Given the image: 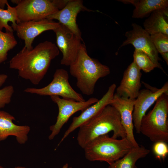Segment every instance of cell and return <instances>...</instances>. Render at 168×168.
I'll list each match as a JSON object with an SVG mask.
<instances>
[{
  "instance_id": "cell-1",
  "label": "cell",
  "mask_w": 168,
  "mask_h": 168,
  "mask_svg": "<svg viewBox=\"0 0 168 168\" xmlns=\"http://www.w3.org/2000/svg\"><path fill=\"white\" fill-rule=\"evenodd\" d=\"M59 53L56 44L49 41L41 42L30 50L24 47L10 60L9 67L17 70L20 77L37 85Z\"/></svg>"
},
{
  "instance_id": "cell-2",
  "label": "cell",
  "mask_w": 168,
  "mask_h": 168,
  "mask_svg": "<svg viewBox=\"0 0 168 168\" xmlns=\"http://www.w3.org/2000/svg\"><path fill=\"white\" fill-rule=\"evenodd\" d=\"M79 128L77 140L78 145L83 149L95 138L111 131L114 138H122L126 137L120 114L110 105L106 106L97 115Z\"/></svg>"
},
{
  "instance_id": "cell-3",
  "label": "cell",
  "mask_w": 168,
  "mask_h": 168,
  "mask_svg": "<svg viewBox=\"0 0 168 168\" xmlns=\"http://www.w3.org/2000/svg\"><path fill=\"white\" fill-rule=\"evenodd\" d=\"M69 67L70 74L77 79V87L87 96L93 94L98 80L110 73L109 67L88 55L84 44L81 45L76 61Z\"/></svg>"
},
{
  "instance_id": "cell-4",
  "label": "cell",
  "mask_w": 168,
  "mask_h": 168,
  "mask_svg": "<svg viewBox=\"0 0 168 168\" xmlns=\"http://www.w3.org/2000/svg\"><path fill=\"white\" fill-rule=\"evenodd\" d=\"M133 147L126 137L118 139L107 134L95 138L83 149L87 160L105 161L110 165L122 157Z\"/></svg>"
},
{
  "instance_id": "cell-5",
  "label": "cell",
  "mask_w": 168,
  "mask_h": 168,
  "mask_svg": "<svg viewBox=\"0 0 168 168\" xmlns=\"http://www.w3.org/2000/svg\"><path fill=\"white\" fill-rule=\"evenodd\" d=\"M168 94L163 93L153 108L142 117L140 133L154 142H168Z\"/></svg>"
},
{
  "instance_id": "cell-6",
  "label": "cell",
  "mask_w": 168,
  "mask_h": 168,
  "mask_svg": "<svg viewBox=\"0 0 168 168\" xmlns=\"http://www.w3.org/2000/svg\"><path fill=\"white\" fill-rule=\"evenodd\" d=\"M68 72L63 68L57 69L53 78L48 85L43 88H28L24 92L40 96H60L62 98L71 99L77 101H85L82 95L75 91L68 81Z\"/></svg>"
},
{
  "instance_id": "cell-7",
  "label": "cell",
  "mask_w": 168,
  "mask_h": 168,
  "mask_svg": "<svg viewBox=\"0 0 168 168\" xmlns=\"http://www.w3.org/2000/svg\"><path fill=\"white\" fill-rule=\"evenodd\" d=\"M50 98L57 105L58 112L56 123L50 127L51 131L48 137L50 140L53 139L59 133L63 125L73 114L79 111L82 112L99 100L96 98L92 97L86 101H77L61 98L57 96H51Z\"/></svg>"
},
{
  "instance_id": "cell-8",
  "label": "cell",
  "mask_w": 168,
  "mask_h": 168,
  "mask_svg": "<svg viewBox=\"0 0 168 168\" xmlns=\"http://www.w3.org/2000/svg\"><path fill=\"white\" fill-rule=\"evenodd\" d=\"M53 31L56 35V45L63 54L60 63L70 66L77 59L82 39L60 23Z\"/></svg>"
},
{
  "instance_id": "cell-9",
  "label": "cell",
  "mask_w": 168,
  "mask_h": 168,
  "mask_svg": "<svg viewBox=\"0 0 168 168\" xmlns=\"http://www.w3.org/2000/svg\"><path fill=\"white\" fill-rule=\"evenodd\" d=\"M15 7L20 22L47 19L59 10L52 0H19Z\"/></svg>"
},
{
  "instance_id": "cell-10",
  "label": "cell",
  "mask_w": 168,
  "mask_h": 168,
  "mask_svg": "<svg viewBox=\"0 0 168 168\" xmlns=\"http://www.w3.org/2000/svg\"><path fill=\"white\" fill-rule=\"evenodd\" d=\"M146 89L140 90L136 99L133 113L134 127L136 132L140 133L141 122L146 112L157 99L163 94H168V82L158 89L143 82Z\"/></svg>"
},
{
  "instance_id": "cell-11",
  "label": "cell",
  "mask_w": 168,
  "mask_h": 168,
  "mask_svg": "<svg viewBox=\"0 0 168 168\" xmlns=\"http://www.w3.org/2000/svg\"><path fill=\"white\" fill-rule=\"evenodd\" d=\"M132 26L133 29L125 33L126 39L123 42L119 49L126 45L131 44L135 49L141 50L146 53L157 68L165 72L159 62L161 59L158 56V53L152 41L150 35L140 26L135 23H132Z\"/></svg>"
},
{
  "instance_id": "cell-12",
  "label": "cell",
  "mask_w": 168,
  "mask_h": 168,
  "mask_svg": "<svg viewBox=\"0 0 168 168\" xmlns=\"http://www.w3.org/2000/svg\"><path fill=\"white\" fill-rule=\"evenodd\" d=\"M59 25L58 22L53 20L45 19L38 21L20 22L14 26H11L17 36L24 41V47L30 50L33 47L32 44L36 37L44 32L53 30Z\"/></svg>"
},
{
  "instance_id": "cell-13",
  "label": "cell",
  "mask_w": 168,
  "mask_h": 168,
  "mask_svg": "<svg viewBox=\"0 0 168 168\" xmlns=\"http://www.w3.org/2000/svg\"><path fill=\"white\" fill-rule=\"evenodd\" d=\"M116 88L115 84L111 85L100 100L82 111L80 115L74 117L72 123L64 133L58 146L76 129L97 115L106 106L110 105L112 102Z\"/></svg>"
},
{
  "instance_id": "cell-14",
  "label": "cell",
  "mask_w": 168,
  "mask_h": 168,
  "mask_svg": "<svg viewBox=\"0 0 168 168\" xmlns=\"http://www.w3.org/2000/svg\"><path fill=\"white\" fill-rule=\"evenodd\" d=\"M91 11L83 5L82 0H69L64 8L50 15L47 19L57 20L59 23L82 38L81 32L76 22L77 15L81 11Z\"/></svg>"
},
{
  "instance_id": "cell-15",
  "label": "cell",
  "mask_w": 168,
  "mask_h": 168,
  "mask_svg": "<svg viewBox=\"0 0 168 168\" xmlns=\"http://www.w3.org/2000/svg\"><path fill=\"white\" fill-rule=\"evenodd\" d=\"M135 100L120 97L115 93L112 102L110 105L119 112L121 124L126 132V137L134 147L139 145L135 139L133 133L134 127L133 113Z\"/></svg>"
},
{
  "instance_id": "cell-16",
  "label": "cell",
  "mask_w": 168,
  "mask_h": 168,
  "mask_svg": "<svg viewBox=\"0 0 168 168\" xmlns=\"http://www.w3.org/2000/svg\"><path fill=\"white\" fill-rule=\"evenodd\" d=\"M141 70L133 62L125 70L115 93L118 96L136 99L141 86Z\"/></svg>"
},
{
  "instance_id": "cell-17",
  "label": "cell",
  "mask_w": 168,
  "mask_h": 168,
  "mask_svg": "<svg viewBox=\"0 0 168 168\" xmlns=\"http://www.w3.org/2000/svg\"><path fill=\"white\" fill-rule=\"evenodd\" d=\"M15 119L14 117L9 113L0 110V141L13 136L19 143L24 144L28 139L30 128L27 125L16 124L13 122Z\"/></svg>"
},
{
  "instance_id": "cell-18",
  "label": "cell",
  "mask_w": 168,
  "mask_h": 168,
  "mask_svg": "<svg viewBox=\"0 0 168 168\" xmlns=\"http://www.w3.org/2000/svg\"><path fill=\"white\" fill-rule=\"evenodd\" d=\"M168 8L152 12L143 23L145 30L150 35L159 33L168 35Z\"/></svg>"
},
{
  "instance_id": "cell-19",
  "label": "cell",
  "mask_w": 168,
  "mask_h": 168,
  "mask_svg": "<svg viewBox=\"0 0 168 168\" xmlns=\"http://www.w3.org/2000/svg\"><path fill=\"white\" fill-rule=\"evenodd\" d=\"M125 4H131L135 8L132 17L142 18L147 16L153 11L168 7L167 0H119Z\"/></svg>"
},
{
  "instance_id": "cell-20",
  "label": "cell",
  "mask_w": 168,
  "mask_h": 168,
  "mask_svg": "<svg viewBox=\"0 0 168 168\" xmlns=\"http://www.w3.org/2000/svg\"><path fill=\"white\" fill-rule=\"evenodd\" d=\"M150 152L142 145L133 147L122 157L109 165L108 168H137V161L146 156Z\"/></svg>"
},
{
  "instance_id": "cell-21",
  "label": "cell",
  "mask_w": 168,
  "mask_h": 168,
  "mask_svg": "<svg viewBox=\"0 0 168 168\" xmlns=\"http://www.w3.org/2000/svg\"><path fill=\"white\" fill-rule=\"evenodd\" d=\"M6 5L7 9H0V29L2 30L4 28L6 32H13V28L8 22H12L11 26H14L20 22L15 7L11 6L8 2Z\"/></svg>"
},
{
  "instance_id": "cell-22",
  "label": "cell",
  "mask_w": 168,
  "mask_h": 168,
  "mask_svg": "<svg viewBox=\"0 0 168 168\" xmlns=\"http://www.w3.org/2000/svg\"><path fill=\"white\" fill-rule=\"evenodd\" d=\"M17 44L13 32H4L0 29V64L7 60L8 52Z\"/></svg>"
},
{
  "instance_id": "cell-23",
  "label": "cell",
  "mask_w": 168,
  "mask_h": 168,
  "mask_svg": "<svg viewBox=\"0 0 168 168\" xmlns=\"http://www.w3.org/2000/svg\"><path fill=\"white\" fill-rule=\"evenodd\" d=\"M133 61L141 70L148 72L157 68L148 55L144 52L135 49L133 54Z\"/></svg>"
},
{
  "instance_id": "cell-24",
  "label": "cell",
  "mask_w": 168,
  "mask_h": 168,
  "mask_svg": "<svg viewBox=\"0 0 168 168\" xmlns=\"http://www.w3.org/2000/svg\"><path fill=\"white\" fill-rule=\"evenodd\" d=\"M156 49L168 65V35L159 33L150 35Z\"/></svg>"
},
{
  "instance_id": "cell-25",
  "label": "cell",
  "mask_w": 168,
  "mask_h": 168,
  "mask_svg": "<svg viewBox=\"0 0 168 168\" xmlns=\"http://www.w3.org/2000/svg\"><path fill=\"white\" fill-rule=\"evenodd\" d=\"M14 91V87L11 85L0 89V110L11 102Z\"/></svg>"
},
{
  "instance_id": "cell-26",
  "label": "cell",
  "mask_w": 168,
  "mask_h": 168,
  "mask_svg": "<svg viewBox=\"0 0 168 168\" xmlns=\"http://www.w3.org/2000/svg\"><path fill=\"white\" fill-rule=\"evenodd\" d=\"M155 143L153 151L156 158L159 160L165 159L168 153V147L166 143L162 141Z\"/></svg>"
},
{
  "instance_id": "cell-27",
  "label": "cell",
  "mask_w": 168,
  "mask_h": 168,
  "mask_svg": "<svg viewBox=\"0 0 168 168\" xmlns=\"http://www.w3.org/2000/svg\"><path fill=\"white\" fill-rule=\"evenodd\" d=\"M69 0H52L55 5L59 10L63 9L66 5Z\"/></svg>"
},
{
  "instance_id": "cell-28",
  "label": "cell",
  "mask_w": 168,
  "mask_h": 168,
  "mask_svg": "<svg viewBox=\"0 0 168 168\" xmlns=\"http://www.w3.org/2000/svg\"><path fill=\"white\" fill-rule=\"evenodd\" d=\"M8 76L5 74H0V88L3 85L6 81Z\"/></svg>"
},
{
  "instance_id": "cell-29",
  "label": "cell",
  "mask_w": 168,
  "mask_h": 168,
  "mask_svg": "<svg viewBox=\"0 0 168 168\" xmlns=\"http://www.w3.org/2000/svg\"><path fill=\"white\" fill-rule=\"evenodd\" d=\"M8 2L7 0H0V9H4L5 5Z\"/></svg>"
},
{
  "instance_id": "cell-30",
  "label": "cell",
  "mask_w": 168,
  "mask_h": 168,
  "mask_svg": "<svg viewBox=\"0 0 168 168\" xmlns=\"http://www.w3.org/2000/svg\"><path fill=\"white\" fill-rule=\"evenodd\" d=\"M61 168H72V167H69L68 165V163L65 164Z\"/></svg>"
},
{
  "instance_id": "cell-31",
  "label": "cell",
  "mask_w": 168,
  "mask_h": 168,
  "mask_svg": "<svg viewBox=\"0 0 168 168\" xmlns=\"http://www.w3.org/2000/svg\"><path fill=\"white\" fill-rule=\"evenodd\" d=\"M11 1L13 3L17 5L19 2V0H12Z\"/></svg>"
},
{
  "instance_id": "cell-32",
  "label": "cell",
  "mask_w": 168,
  "mask_h": 168,
  "mask_svg": "<svg viewBox=\"0 0 168 168\" xmlns=\"http://www.w3.org/2000/svg\"><path fill=\"white\" fill-rule=\"evenodd\" d=\"M15 168H26L24 167L21 166H17L15 167Z\"/></svg>"
},
{
  "instance_id": "cell-33",
  "label": "cell",
  "mask_w": 168,
  "mask_h": 168,
  "mask_svg": "<svg viewBox=\"0 0 168 168\" xmlns=\"http://www.w3.org/2000/svg\"><path fill=\"white\" fill-rule=\"evenodd\" d=\"M0 168H4L0 166Z\"/></svg>"
}]
</instances>
